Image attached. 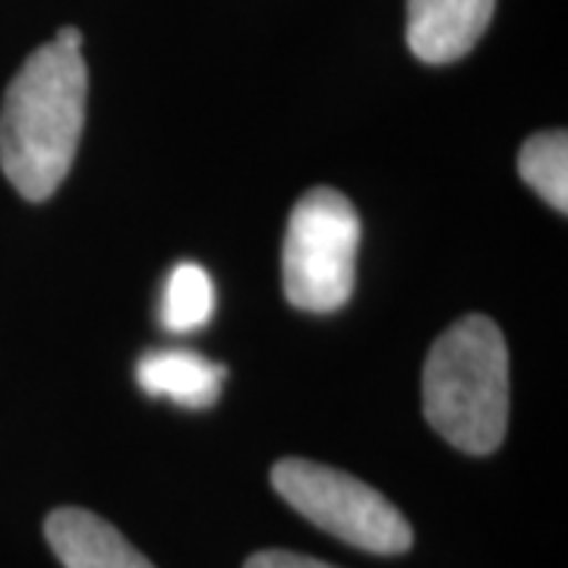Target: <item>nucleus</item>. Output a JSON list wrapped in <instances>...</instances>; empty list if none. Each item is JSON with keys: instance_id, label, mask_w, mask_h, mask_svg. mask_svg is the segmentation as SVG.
<instances>
[{"instance_id": "4", "label": "nucleus", "mask_w": 568, "mask_h": 568, "mask_svg": "<svg viewBox=\"0 0 568 568\" xmlns=\"http://www.w3.org/2000/svg\"><path fill=\"white\" fill-rule=\"evenodd\" d=\"M272 487L306 521L351 547L398 556L414 544V530L405 515L383 493L345 470L304 458H284L272 467Z\"/></svg>"}, {"instance_id": "1", "label": "nucleus", "mask_w": 568, "mask_h": 568, "mask_svg": "<svg viewBox=\"0 0 568 568\" xmlns=\"http://www.w3.org/2000/svg\"><path fill=\"white\" fill-rule=\"evenodd\" d=\"M85 95L80 51L48 41L26 58L0 108V168L20 196L41 203L58 193L80 145Z\"/></svg>"}, {"instance_id": "11", "label": "nucleus", "mask_w": 568, "mask_h": 568, "mask_svg": "<svg viewBox=\"0 0 568 568\" xmlns=\"http://www.w3.org/2000/svg\"><path fill=\"white\" fill-rule=\"evenodd\" d=\"M51 41H58L61 48H67V51H80L82 48V32L77 29V26H63L61 32L54 36Z\"/></svg>"}, {"instance_id": "9", "label": "nucleus", "mask_w": 568, "mask_h": 568, "mask_svg": "<svg viewBox=\"0 0 568 568\" xmlns=\"http://www.w3.org/2000/svg\"><path fill=\"white\" fill-rule=\"evenodd\" d=\"M215 287L203 265L181 263L168 275L162 297V325L168 332H196L212 320Z\"/></svg>"}, {"instance_id": "6", "label": "nucleus", "mask_w": 568, "mask_h": 568, "mask_svg": "<svg viewBox=\"0 0 568 568\" xmlns=\"http://www.w3.org/2000/svg\"><path fill=\"white\" fill-rule=\"evenodd\" d=\"M44 537L63 568H155L121 530L85 508H58Z\"/></svg>"}, {"instance_id": "5", "label": "nucleus", "mask_w": 568, "mask_h": 568, "mask_svg": "<svg viewBox=\"0 0 568 568\" xmlns=\"http://www.w3.org/2000/svg\"><path fill=\"white\" fill-rule=\"evenodd\" d=\"M496 0H407V44L424 63L462 61L493 20Z\"/></svg>"}, {"instance_id": "7", "label": "nucleus", "mask_w": 568, "mask_h": 568, "mask_svg": "<svg viewBox=\"0 0 568 568\" xmlns=\"http://www.w3.org/2000/svg\"><path fill=\"white\" fill-rule=\"evenodd\" d=\"M224 373L222 364L205 361L203 354L171 347V351H149L136 366V383L152 398H171L174 405L203 410L212 407L222 395Z\"/></svg>"}, {"instance_id": "3", "label": "nucleus", "mask_w": 568, "mask_h": 568, "mask_svg": "<svg viewBox=\"0 0 568 568\" xmlns=\"http://www.w3.org/2000/svg\"><path fill=\"white\" fill-rule=\"evenodd\" d=\"M361 246V219L345 193H304L284 231V297L304 313H335L351 301Z\"/></svg>"}, {"instance_id": "10", "label": "nucleus", "mask_w": 568, "mask_h": 568, "mask_svg": "<svg viewBox=\"0 0 568 568\" xmlns=\"http://www.w3.org/2000/svg\"><path fill=\"white\" fill-rule=\"evenodd\" d=\"M244 568H335L320 559H310L301 552H287V549H263L256 556L246 559Z\"/></svg>"}, {"instance_id": "8", "label": "nucleus", "mask_w": 568, "mask_h": 568, "mask_svg": "<svg viewBox=\"0 0 568 568\" xmlns=\"http://www.w3.org/2000/svg\"><path fill=\"white\" fill-rule=\"evenodd\" d=\"M521 181L537 190L556 212L568 209V136L566 130L537 133L521 145L518 155Z\"/></svg>"}, {"instance_id": "2", "label": "nucleus", "mask_w": 568, "mask_h": 568, "mask_svg": "<svg viewBox=\"0 0 568 568\" xmlns=\"http://www.w3.org/2000/svg\"><path fill=\"white\" fill-rule=\"evenodd\" d=\"M424 414L446 443L467 455H489L506 439L508 347L489 316L470 313L429 347Z\"/></svg>"}]
</instances>
